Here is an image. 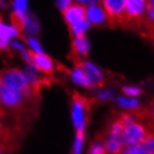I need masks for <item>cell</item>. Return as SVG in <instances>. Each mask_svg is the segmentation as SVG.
Masks as SVG:
<instances>
[{
  "label": "cell",
  "instance_id": "obj_5",
  "mask_svg": "<svg viewBox=\"0 0 154 154\" xmlns=\"http://www.w3.org/2000/svg\"><path fill=\"white\" fill-rule=\"evenodd\" d=\"M100 6L106 14L107 24L111 28L119 26L123 27L125 0H101Z\"/></svg>",
  "mask_w": 154,
  "mask_h": 154
},
{
  "label": "cell",
  "instance_id": "obj_26",
  "mask_svg": "<svg viewBox=\"0 0 154 154\" xmlns=\"http://www.w3.org/2000/svg\"><path fill=\"white\" fill-rule=\"evenodd\" d=\"M143 116L144 117H149L154 122V99L152 100V103H150L149 108H146L143 110Z\"/></svg>",
  "mask_w": 154,
  "mask_h": 154
},
{
  "label": "cell",
  "instance_id": "obj_21",
  "mask_svg": "<svg viewBox=\"0 0 154 154\" xmlns=\"http://www.w3.org/2000/svg\"><path fill=\"white\" fill-rule=\"evenodd\" d=\"M25 30L28 33H37L38 32V23H37L34 16H27Z\"/></svg>",
  "mask_w": 154,
  "mask_h": 154
},
{
  "label": "cell",
  "instance_id": "obj_32",
  "mask_svg": "<svg viewBox=\"0 0 154 154\" xmlns=\"http://www.w3.org/2000/svg\"><path fill=\"white\" fill-rule=\"evenodd\" d=\"M78 2H86L87 0H77Z\"/></svg>",
  "mask_w": 154,
  "mask_h": 154
},
{
  "label": "cell",
  "instance_id": "obj_29",
  "mask_svg": "<svg viewBox=\"0 0 154 154\" xmlns=\"http://www.w3.org/2000/svg\"><path fill=\"white\" fill-rule=\"evenodd\" d=\"M0 7H1L2 9H5L6 7H7V6H6V4H5L2 0H0Z\"/></svg>",
  "mask_w": 154,
  "mask_h": 154
},
{
  "label": "cell",
  "instance_id": "obj_1",
  "mask_svg": "<svg viewBox=\"0 0 154 154\" xmlns=\"http://www.w3.org/2000/svg\"><path fill=\"white\" fill-rule=\"evenodd\" d=\"M146 9L145 0H125L123 27L140 32Z\"/></svg>",
  "mask_w": 154,
  "mask_h": 154
},
{
  "label": "cell",
  "instance_id": "obj_30",
  "mask_svg": "<svg viewBox=\"0 0 154 154\" xmlns=\"http://www.w3.org/2000/svg\"><path fill=\"white\" fill-rule=\"evenodd\" d=\"M147 4H151V5H153L154 6V0H145Z\"/></svg>",
  "mask_w": 154,
  "mask_h": 154
},
{
  "label": "cell",
  "instance_id": "obj_19",
  "mask_svg": "<svg viewBox=\"0 0 154 154\" xmlns=\"http://www.w3.org/2000/svg\"><path fill=\"white\" fill-rule=\"evenodd\" d=\"M116 103L122 108H128L135 110L138 108V101L136 99H126V98H117L116 99Z\"/></svg>",
  "mask_w": 154,
  "mask_h": 154
},
{
  "label": "cell",
  "instance_id": "obj_13",
  "mask_svg": "<svg viewBox=\"0 0 154 154\" xmlns=\"http://www.w3.org/2000/svg\"><path fill=\"white\" fill-rule=\"evenodd\" d=\"M105 147H106V151L110 154H120L122 151L124 149V142L117 138V137H112V136H108L107 138L105 140Z\"/></svg>",
  "mask_w": 154,
  "mask_h": 154
},
{
  "label": "cell",
  "instance_id": "obj_12",
  "mask_svg": "<svg viewBox=\"0 0 154 154\" xmlns=\"http://www.w3.org/2000/svg\"><path fill=\"white\" fill-rule=\"evenodd\" d=\"M69 73L71 75L72 81L75 82L77 85H80V86L86 87V88H96L92 80L90 79V77L86 73V71H83L82 69L74 68V70L70 71Z\"/></svg>",
  "mask_w": 154,
  "mask_h": 154
},
{
  "label": "cell",
  "instance_id": "obj_23",
  "mask_svg": "<svg viewBox=\"0 0 154 154\" xmlns=\"http://www.w3.org/2000/svg\"><path fill=\"white\" fill-rule=\"evenodd\" d=\"M27 44L29 45V47L33 50V52L35 53H39V54H42L43 53V50H42V46H41V44L38 43V41L35 38H32V37H28V38L25 39Z\"/></svg>",
  "mask_w": 154,
  "mask_h": 154
},
{
  "label": "cell",
  "instance_id": "obj_15",
  "mask_svg": "<svg viewBox=\"0 0 154 154\" xmlns=\"http://www.w3.org/2000/svg\"><path fill=\"white\" fill-rule=\"evenodd\" d=\"M18 35H19V33L14 27H9V26L5 25L4 23L0 20V41L7 43L10 38L16 37Z\"/></svg>",
  "mask_w": 154,
  "mask_h": 154
},
{
  "label": "cell",
  "instance_id": "obj_9",
  "mask_svg": "<svg viewBox=\"0 0 154 154\" xmlns=\"http://www.w3.org/2000/svg\"><path fill=\"white\" fill-rule=\"evenodd\" d=\"M86 13H87V7L85 5H81V4L70 5L64 11H62L63 18H64L65 23L68 24V26L74 25L77 23L81 22V20L87 19Z\"/></svg>",
  "mask_w": 154,
  "mask_h": 154
},
{
  "label": "cell",
  "instance_id": "obj_16",
  "mask_svg": "<svg viewBox=\"0 0 154 154\" xmlns=\"http://www.w3.org/2000/svg\"><path fill=\"white\" fill-rule=\"evenodd\" d=\"M90 27V23L85 19V20H81V22L77 23L74 25L69 26V29H70V33L73 37L74 36H81V35H85L88 28Z\"/></svg>",
  "mask_w": 154,
  "mask_h": 154
},
{
  "label": "cell",
  "instance_id": "obj_27",
  "mask_svg": "<svg viewBox=\"0 0 154 154\" xmlns=\"http://www.w3.org/2000/svg\"><path fill=\"white\" fill-rule=\"evenodd\" d=\"M70 5H71V0H56V6L59 7L61 11H64Z\"/></svg>",
  "mask_w": 154,
  "mask_h": 154
},
{
  "label": "cell",
  "instance_id": "obj_20",
  "mask_svg": "<svg viewBox=\"0 0 154 154\" xmlns=\"http://www.w3.org/2000/svg\"><path fill=\"white\" fill-rule=\"evenodd\" d=\"M83 136H85V132L83 131H78L77 136H75V142L73 145V154H80L82 151V146H83Z\"/></svg>",
  "mask_w": 154,
  "mask_h": 154
},
{
  "label": "cell",
  "instance_id": "obj_8",
  "mask_svg": "<svg viewBox=\"0 0 154 154\" xmlns=\"http://www.w3.org/2000/svg\"><path fill=\"white\" fill-rule=\"evenodd\" d=\"M30 55V61H32V66L36 70L41 71L42 73L51 77L54 73V62L50 56L45 55L44 53H35L33 51H28Z\"/></svg>",
  "mask_w": 154,
  "mask_h": 154
},
{
  "label": "cell",
  "instance_id": "obj_18",
  "mask_svg": "<svg viewBox=\"0 0 154 154\" xmlns=\"http://www.w3.org/2000/svg\"><path fill=\"white\" fill-rule=\"evenodd\" d=\"M89 154H107V151L105 147V142L100 136L97 137V140L91 144Z\"/></svg>",
  "mask_w": 154,
  "mask_h": 154
},
{
  "label": "cell",
  "instance_id": "obj_3",
  "mask_svg": "<svg viewBox=\"0 0 154 154\" xmlns=\"http://www.w3.org/2000/svg\"><path fill=\"white\" fill-rule=\"evenodd\" d=\"M32 103V101L26 98L22 91L9 89L5 87L0 91V105L4 109L8 108L17 114H22L23 111H25L26 103Z\"/></svg>",
  "mask_w": 154,
  "mask_h": 154
},
{
  "label": "cell",
  "instance_id": "obj_4",
  "mask_svg": "<svg viewBox=\"0 0 154 154\" xmlns=\"http://www.w3.org/2000/svg\"><path fill=\"white\" fill-rule=\"evenodd\" d=\"M0 79L5 88L22 91L26 94L30 92V88L26 79L25 73L18 69H6L0 72Z\"/></svg>",
  "mask_w": 154,
  "mask_h": 154
},
{
  "label": "cell",
  "instance_id": "obj_22",
  "mask_svg": "<svg viewBox=\"0 0 154 154\" xmlns=\"http://www.w3.org/2000/svg\"><path fill=\"white\" fill-rule=\"evenodd\" d=\"M120 154H144L141 145H128L125 146Z\"/></svg>",
  "mask_w": 154,
  "mask_h": 154
},
{
  "label": "cell",
  "instance_id": "obj_7",
  "mask_svg": "<svg viewBox=\"0 0 154 154\" xmlns=\"http://www.w3.org/2000/svg\"><path fill=\"white\" fill-rule=\"evenodd\" d=\"M89 53V42L86 38L85 35L81 36H74L71 42V53L69 55V59L73 63H79L82 61H86Z\"/></svg>",
  "mask_w": 154,
  "mask_h": 154
},
{
  "label": "cell",
  "instance_id": "obj_17",
  "mask_svg": "<svg viewBox=\"0 0 154 154\" xmlns=\"http://www.w3.org/2000/svg\"><path fill=\"white\" fill-rule=\"evenodd\" d=\"M141 146L144 154H154V133L147 132L144 141L142 142Z\"/></svg>",
  "mask_w": 154,
  "mask_h": 154
},
{
  "label": "cell",
  "instance_id": "obj_6",
  "mask_svg": "<svg viewBox=\"0 0 154 154\" xmlns=\"http://www.w3.org/2000/svg\"><path fill=\"white\" fill-rule=\"evenodd\" d=\"M147 131L142 124L136 120H132L131 123L125 125L123 141L125 146L128 145H141L144 141Z\"/></svg>",
  "mask_w": 154,
  "mask_h": 154
},
{
  "label": "cell",
  "instance_id": "obj_24",
  "mask_svg": "<svg viewBox=\"0 0 154 154\" xmlns=\"http://www.w3.org/2000/svg\"><path fill=\"white\" fill-rule=\"evenodd\" d=\"M123 91L125 92V94H127L129 97H136L141 94V89L136 87H124Z\"/></svg>",
  "mask_w": 154,
  "mask_h": 154
},
{
  "label": "cell",
  "instance_id": "obj_11",
  "mask_svg": "<svg viewBox=\"0 0 154 154\" xmlns=\"http://www.w3.org/2000/svg\"><path fill=\"white\" fill-rule=\"evenodd\" d=\"M86 18L90 24H94V26L107 24L106 14L103 10L100 5H90L89 7H87Z\"/></svg>",
  "mask_w": 154,
  "mask_h": 154
},
{
  "label": "cell",
  "instance_id": "obj_28",
  "mask_svg": "<svg viewBox=\"0 0 154 154\" xmlns=\"http://www.w3.org/2000/svg\"><path fill=\"white\" fill-rule=\"evenodd\" d=\"M8 48V45L6 42H2V41H0V50H7Z\"/></svg>",
  "mask_w": 154,
  "mask_h": 154
},
{
  "label": "cell",
  "instance_id": "obj_33",
  "mask_svg": "<svg viewBox=\"0 0 154 154\" xmlns=\"http://www.w3.org/2000/svg\"><path fill=\"white\" fill-rule=\"evenodd\" d=\"M0 154H2V147H1V145H0Z\"/></svg>",
  "mask_w": 154,
  "mask_h": 154
},
{
  "label": "cell",
  "instance_id": "obj_25",
  "mask_svg": "<svg viewBox=\"0 0 154 154\" xmlns=\"http://www.w3.org/2000/svg\"><path fill=\"white\" fill-rule=\"evenodd\" d=\"M14 7H15V10L25 13L27 10V1L26 0H15L14 1Z\"/></svg>",
  "mask_w": 154,
  "mask_h": 154
},
{
  "label": "cell",
  "instance_id": "obj_10",
  "mask_svg": "<svg viewBox=\"0 0 154 154\" xmlns=\"http://www.w3.org/2000/svg\"><path fill=\"white\" fill-rule=\"evenodd\" d=\"M74 66L75 68H80L83 71H86V73L90 77V79L92 80V82L94 83L96 87H103L105 85V79H103L101 71L97 66H94L92 63H90L88 61H82V62L75 63Z\"/></svg>",
  "mask_w": 154,
  "mask_h": 154
},
{
  "label": "cell",
  "instance_id": "obj_34",
  "mask_svg": "<svg viewBox=\"0 0 154 154\" xmlns=\"http://www.w3.org/2000/svg\"><path fill=\"white\" fill-rule=\"evenodd\" d=\"M99 1H101V0H99Z\"/></svg>",
  "mask_w": 154,
  "mask_h": 154
},
{
  "label": "cell",
  "instance_id": "obj_14",
  "mask_svg": "<svg viewBox=\"0 0 154 154\" xmlns=\"http://www.w3.org/2000/svg\"><path fill=\"white\" fill-rule=\"evenodd\" d=\"M10 19H11L13 27L17 30L18 33L25 30L26 23H27V15H25V13L15 10V11L10 15Z\"/></svg>",
  "mask_w": 154,
  "mask_h": 154
},
{
  "label": "cell",
  "instance_id": "obj_31",
  "mask_svg": "<svg viewBox=\"0 0 154 154\" xmlns=\"http://www.w3.org/2000/svg\"><path fill=\"white\" fill-rule=\"evenodd\" d=\"M2 88H4V85H2V81H1V79H0V91L2 90Z\"/></svg>",
  "mask_w": 154,
  "mask_h": 154
},
{
  "label": "cell",
  "instance_id": "obj_2",
  "mask_svg": "<svg viewBox=\"0 0 154 154\" xmlns=\"http://www.w3.org/2000/svg\"><path fill=\"white\" fill-rule=\"evenodd\" d=\"M94 100L86 98L78 92L72 94V122L75 129L78 131H83L86 128V124L89 119V111L91 108V105Z\"/></svg>",
  "mask_w": 154,
  "mask_h": 154
}]
</instances>
